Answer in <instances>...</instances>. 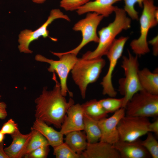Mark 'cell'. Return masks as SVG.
<instances>
[{"instance_id": "6da1fadb", "label": "cell", "mask_w": 158, "mask_h": 158, "mask_svg": "<svg viewBox=\"0 0 158 158\" xmlns=\"http://www.w3.org/2000/svg\"><path fill=\"white\" fill-rule=\"evenodd\" d=\"M53 73L55 85L51 90H47V87H44L41 94L35 99V116L48 125L60 128L68 109L75 102L71 98L67 101L62 95L60 83Z\"/></svg>"}, {"instance_id": "7a4b0ae2", "label": "cell", "mask_w": 158, "mask_h": 158, "mask_svg": "<svg viewBox=\"0 0 158 158\" xmlns=\"http://www.w3.org/2000/svg\"><path fill=\"white\" fill-rule=\"evenodd\" d=\"M114 12L115 16L113 21L98 31L99 41L97 47L93 51H88L83 54L84 57L90 59L106 55L116 36L122 30L130 27L131 19L127 16L123 9L116 6Z\"/></svg>"}, {"instance_id": "3957f363", "label": "cell", "mask_w": 158, "mask_h": 158, "mask_svg": "<svg viewBox=\"0 0 158 158\" xmlns=\"http://www.w3.org/2000/svg\"><path fill=\"white\" fill-rule=\"evenodd\" d=\"M105 63V60L102 57L89 59L83 56L78 58L71 72L83 99L85 97L88 85L97 80Z\"/></svg>"}, {"instance_id": "277c9868", "label": "cell", "mask_w": 158, "mask_h": 158, "mask_svg": "<svg viewBox=\"0 0 158 158\" xmlns=\"http://www.w3.org/2000/svg\"><path fill=\"white\" fill-rule=\"evenodd\" d=\"M128 56L123 57L121 67L124 70V77L118 80V91L123 97V107L137 92L143 90L139 78V63L138 56H133L129 50Z\"/></svg>"}, {"instance_id": "5b68a950", "label": "cell", "mask_w": 158, "mask_h": 158, "mask_svg": "<svg viewBox=\"0 0 158 158\" xmlns=\"http://www.w3.org/2000/svg\"><path fill=\"white\" fill-rule=\"evenodd\" d=\"M143 9L140 18V35L139 38L133 40L130 45L133 52L138 56L149 53L150 49L147 41L149 30L155 26L158 22V10L153 0H144Z\"/></svg>"}, {"instance_id": "8992f818", "label": "cell", "mask_w": 158, "mask_h": 158, "mask_svg": "<svg viewBox=\"0 0 158 158\" xmlns=\"http://www.w3.org/2000/svg\"><path fill=\"white\" fill-rule=\"evenodd\" d=\"M51 52L58 57L59 59L54 60L47 59L40 54L36 55L35 59L37 61L46 62L49 64L47 70L50 72H56L58 75L62 95L66 97L68 93L70 97H73V93L68 90L67 82L69 73L73 67L78 58L72 53Z\"/></svg>"}, {"instance_id": "52a82bcc", "label": "cell", "mask_w": 158, "mask_h": 158, "mask_svg": "<svg viewBox=\"0 0 158 158\" xmlns=\"http://www.w3.org/2000/svg\"><path fill=\"white\" fill-rule=\"evenodd\" d=\"M125 108L126 116L157 117L158 95L141 90L133 95Z\"/></svg>"}, {"instance_id": "ba28073f", "label": "cell", "mask_w": 158, "mask_h": 158, "mask_svg": "<svg viewBox=\"0 0 158 158\" xmlns=\"http://www.w3.org/2000/svg\"><path fill=\"white\" fill-rule=\"evenodd\" d=\"M150 123L148 118L125 115L117 125L119 140L131 142L138 140L149 132Z\"/></svg>"}, {"instance_id": "9c48e42d", "label": "cell", "mask_w": 158, "mask_h": 158, "mask_svg": "<svg viewBox=\"0 0 158 158\" xmlns=\"http://www.w3.org/2000/svg\"><path fill=\"white\" fill-rule=\"evenodd\" d=\"M104 17L102 15L96 13L89 12L85 18L77 22L73 29L81 32L82 41L76 47L65 52L73 54L77 56L80 50L89 42H93L98 43L99 37L97 34V29Z\"/></svg>"}, {"instance_id": "30bf717a", "label": "cell", "mask_w": 158, "mask_h": 158, "mask_svg": "<svg viewBox=\"0 0 158 158\" xmlns=\"http://www.w3.org/2000/svg\"><path fill=\"white\" fill-rule=\"evenodd\" d=\"M58 18L70 21L69 17L64 14L59 9H54L51 11L46 21L38 29L34 31L25 29L21 31L19 35L18 40V48L20 51L25 53H32V51L29 49L31 42L38 39L40 37L42 36L44 38L48 37L49 32L47 30L48 26L54 20Z\"/></svg>"}, {"instance_id": "8fae6325", "label": "cell", "mask_w": 158, "mask_h": 158, "mask_svg": "<svg viewBox=\"0 0 158 158\" xmlns=\"http://www.w3.org/2000/svg\"><path fill=\"white\" fill-rule=\"evenodd\" d=\"M128 39V37L123 36L116 39L106 55L109 61V67L106 74L100 83L103 88L102 94L104 95L114 97L117 95V92L112 84V74Z\"/></svg>"}, {"instance_id": "7c38bea8", "label": "cell", "mask_w": 158, "mask_h": 158, "mask_svg": "<svg viewBox=\"0 0 158 158\" xmlns=\"http://www.w3.org/2000/svg\"><path fill=\"white\" fill-rule=\"evenodd\" d=\"M125 115V108L122 107L114 112L110 117L98 121L102 133L99 141L113 145L119 140L117 125L120 120Z\"/></svg>"}, {"instance_id": "4fadbf2b", "label": "cell", "mask_w": 158, "mask_h": 158, "mask_svg": "<svg viewBox=\"0 0 158 158\" xmlns=\"http://www.w3.org/2000/svg\"><path fill=\"white\" fill-rule=\"evenodd\" d=\"M84 114L81 104L77 103L72 105L67 111L60 131L66 135L73 131L83 130Z\"/></svg>"}, {"instance_id": "5bb4252c", "label": "cell", "mask_w": 158, "mask_h": 158, "mask_svg": "<svg viewBox=\"0 0 158 158\" xmlns=\"http://www.w3.org/2000/svg\"><path fill=\"white\" fill-rule=\"evenodd\" d=\"M81 155L82 158H121L113 145L101 141L87 143L86 149Z\"/></svg>"}, {"instance_id": "9a60e30c", "label": "cell", "mask_w": 158, "mask_h": 158, "mask_svg": "<svg viewBox=\"0 0 158 158\" xmlns=\"http://www.w3.org/2000/svg\"><path fill=\"white\" fill-rule=\"evenodd\" d=\"M139 139L127 142L119 140L113 145L118 152L121 158H148L151 157L142 145Z\"/></svg>"}, {"instance_id": "2e32d148", "label": "cell", "mask_w": 158, "mask_h": 158, "mask_svg": "<svg viewBox=\"0 0 158 158\" xmlns=\"http://www.w3.org/2000/svg\"><path fill=\"white\" fill-rule=\"evenodd\" d=\"M32 132L24 134L19 129L11 135L12 141L4 150L9 158H21L24 157L29 141L32 136Z\"/></svg>"}, {"instance_id": "e0dca14e", "label": "cell", "mask_w": 158, "mask_h": 158, "mask_svg": "<svg viewBox=\"0 0 158 158\" xmlns=\"http://www.w3.org/2000/svg\"><path fill=\"white\" fill-rule=\"evenodd\" d=\"M121 0H95L89 1L79 8L76 12L80 15L86 13L93 12L104 17H107L114 11L116 6L113 5Z\"/></svg>"}, {"instance_id": "ac0fdd59", "label": "cell", "mask_w": 158, "mask_h": 158, "mask_svg": "<svg viewBox=\"0 0 158 158\" xmlns=\"http://www.w3.org/2000/svg\"><path fill=\"white\" fill-rule=\"evenodd\" d=\"M31 128L41 133L53 147L63 142L64 135L60 131L56 130L40 119L36 118Z\"/></svg>"}, {"instance_id": "d6986e66", "label": "cell", "mask_w": 158, "mask_h": 158, "mask_svg": "<svg viewBox=\"0 0 158 158\" xmlns=\"http://www.w3.org/2000/svg\"><path fill=\"white\" fill-rule=\"evenodd\" d=\"M139 78L143 90L150 94L158 95V71L151 72L146 68L139 70Z\"/></svg>"}, {"instance_id": "ffe728a7", "label": "cell", "mask_w": 158, "mask_h": 158, "mask_svg": "<svg viewBox=\"0 0 158 158\" xmlns=\"http://www.w3.org/2000/svg\"><path fill=\"white\" fill-rule=\"evenodd\" d=\"M65 135V142L75 152L81 155L86 149L87 144L85 131H74Z\"/></svg>"}, {"instance_id": "44dd1931", "label": "cell", "mask_w": 158, "mask_h": 158, "mask_svg": "<svg viewBox=\"0 0 158 158\" xmlns=\"http://www.w3.org/2000/svg\"><path fill=\"white\" fill-rule=\"evenodd\" d=\"M84 129L87 143H91L99 141L102 136L98 121L91 118L84 113Z\"/></svg>"}, {"instance_id": "7402d4cb", "label": "cell", "mask_w": 158, "mask_h": 158, "mask_svg": "<svg viewBox=\"0 0 158 158\" xmlns=\"http://www.w3.org/2000/svg\"><path fill=\"white\" fill-rule=\"evenodd\" d=\"M84 113L91 118L99 121L108 116V113L99 100L93 99L81 104Z\"/></svg>"}, {"instance_id": "603a6c76", "label": "cell", "mask_w": 158, "mask_h": 158, "mask_svg": "<svg viewBox=\"0 0 158 158\" xmlns=\"http://www.w3.org/2000/svg\"><path fill=\"white\" fill-rule=\"evenodd\" d=\"M32 136L29 141L24 156L37 148L44 145H49L46 139L39 132L32 128Z\"/></svg>"}, {"instance_id": "cb8c5ba5", "label": "cell", "mask_w": 158, "mask_h": 158, "mask_svg": "<svg viewBox=\"0 0 158 158\" xmlns=\"http://www.w3.org/2000/svg\"><path fill=\"white\" fill-rule=\"evenodd\" d=\"M53 154L56 158H82L65 142L53 147Z\"/></svg>"}, {"instance_id": "d4e9b609", "label": "cell", "mask_w": 158, "mask_h": 158, "mask_svg": "<svg viewBox=\"0 0 158 158\" xmlns=\"http://www.w3.org/2000/svg\"><path fill=\"white\" fill-rule=\"evenodd\" d=\"M99 101L108 114L113 113L123 107V98H116L110 97L100 99Z\"/></svg>"}, {"instance_id": "484cf974", "label": "cell", "mask_w": 158, "mask_h": 158, "mask_svg": "<svg viewBox=\"0 0 158 158\" xmlns=\"http://www.w3.org/2000/svg\"><path fill=\"white\" fill-rule=\"evenodd\" d=\"M146 138L141 140L142 145L147 150L153 158H158V142L152 132H148Z\"/></svg>"}, {"instance_id": "4316f807", "label": "cell", "mask_w": 158, "mask_h": 158, "mask_svg": "<svg viewBox=\"0 0 158 158\" xmlns=\"http://www.w3.org/2000/svg\"><path fill=\"white\" fill-rule=\"evenodd\" d=\"M125 6L123 10L127 13L130 18L133 20L139 19L138 13L135 10V4L138 3L141 8L143 7V3L144 0H123Z\"/></svg>"}, {"instance_id": "83f0119b", "label": "cell", "mask_w": 158, "mask_h": 158, "mask_svg": "<svg viewBox=\"0 0 158 158\" xmlns=\"http://www.w3.org/2000/svg\"><path fill=\"white\" fill-rule=\"evenodd\" d=\"M90 0H61L60 6L66 11L76 10L79 8L85 5Z\"/></svg>"}, {"instance_id": "f1b7e54d", "label": "cell", "mask_w": 158, "mask_h": 158, "mask_svg": "<svg viewBox=\"0 0 158 158\" xmlns=\"http://www.w3.org/2000/svg\"><path fill=\"white\" fill-rule=\"evenodd\" d=\"M49 146L47 145L41 146L24 157L25 158H46L50 151Z\"/></svg>"}, {"instance_id": "f546056e", "label": "cell", "mask_w": 158, "mask_h": 158, "mask_svg": "<svg viewBox=\"0 0 158 158\" xmlns=\"http://www.w3.org/2000/svg\"><path fill=\"white\" fill-rule=\"evenodd\" d=\"M18 129V124L11 118L3 124L0 131L4 135H11Z\"/></svg>"}, {"instance_id": "4dcf8cb0", "label": "cell", "mask_w": 158, "mask_h": 158, "mask_svg": "<svg viewBox=\"0 0 158 158\" xmlns=\"http://www.w3.org/2000/svg\"><path fill=\"white\" fill-rule=\"evenodd\" d=\"M149 43L152 46L153 54L154 56L158 54V37L157 35L149 41Z\"/></svg>"}, {"instance_id": "1f68e13d", "label": "cell", "mask_w": 158, "mask_h": 158, "mask_svg": "<svg viewBox=\"0 0 158 158\" xmlns=\"http://www.w3.org/2000/svg\"><path fill=\"white\" fill-rule=\"evenodd\" d=\"M148 128L149 132H153L157 136H158V118H157L152 123L150 122Z\"/></svg>"}, {"instance_id": "d6a6232c", "label": "cell", "mask_w": 158, "mask_h": 158, "mask_svg": "<svg viewBox=\"0 0 158 158\" xmlns=\"http://www.w3.org/2000/svg\"><path fill=\"white\" fill-rule=\"evenodd\" d=\"M7 105L4 102H0V119L4 120L7 116L6 109Z\"/></svg>"}, {"instance_id": "836d02e7", "label": "cell", "mask_w": 158, "mask_h": 158, "mask_svg": "<svg viewBox=\"0 0 158 158\" xmlns=\"http://www.w3.org/2000/svg\"><path fill=\"white\" fill-rule=\"evenodd\" d=\"M4 141L0 143V158H9L4 150Z\"/></svg>"}, {"instance_id": "e575fe53", "label": "cell", "mask_w": 158, "mask_h": 158, "mask_svg": "<svg viewBox=\"0 0 158 158\" xmlns=\"http://www.w3.org/2000/svg\"><path fill=\"white\" fill-rule=\"evenodd\" d=\"M32 1L35 3L41 4L44 3L47 0H32Z\"/></svg>"}, {"instance_id": "d590c367", "label": "cell", "mask_w": 158, "mask_h": 158, "mask_svg": "<svg viewBox=\"0 0 158 158\" xmlns=\"http://www.w3.org/2000/svg\"><path fill=\"white\" fill-rule=\"evenodd\" d=\"M5 135L0 131V143L3 142L4 138Z\"/></svg>"}, {"instance_id": "8d00e7d4", "label": "cell", "mask_w": 158, "mask_h": 158, "mask_svg": "<svg viewBox=\"0 0 158 158\" xmlns=\"http://www.w3.org/2000/svg\"><path fill=\"white\" fill-rule=\"evenodd\" d=\"M1 96L0 95V99L1 98Z\"/></svg>"}]
</instances>
